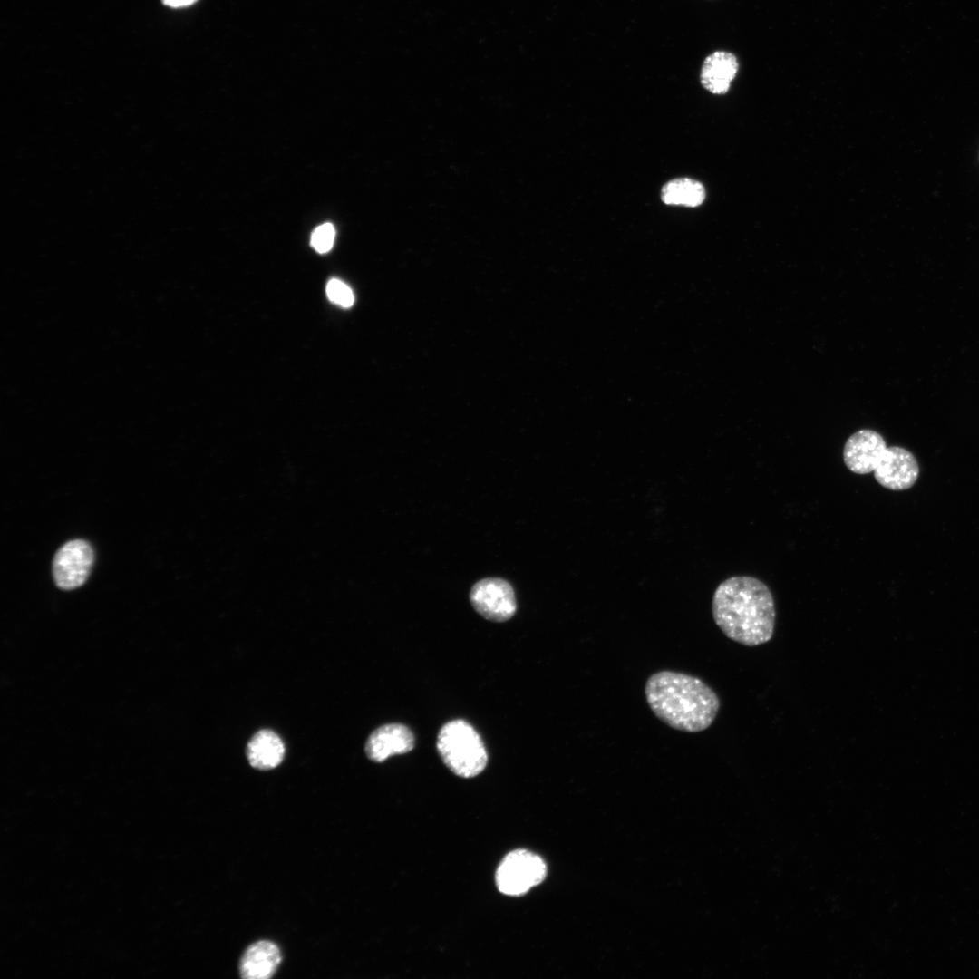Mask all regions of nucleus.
<instances>
[{
  "label": "nucleus",
  "mask_w": 979,
  "mask_h": 979,
  "mask_svg": "<svg viewBox=\"0 0 979 979\" xmlns=\"http://www.w3.org/2000/svg\"><path fill=\"white\" fill-rule=\"evenodd\" d=\"M705 199V189L698 180L677 178L666 182L661 189V199L666 205L695 208Z\"/></svg>",
  "instance_id": "nucleus-12"
},
{
  "label": "nucleus",
  "mask_w": 979,
  "mask_h": 979,
  "mask_svg": "<svg viewBox=\"0 0 979 979\" xmlns=\"http://www.w3.org/2000/svg\"><path fill=\"white\" fill-rule=\"evenodd\" d=\"M712 613L731 640L747 646L769 642L775 627V606L769 587L749 576L732 577L715 589Z\"/></svg>",
  "instance_id": "nucleus-1"
},
{
  "label": "nucleus",
  "mask_w": 979,
  "mask_h": 979,
  "mask_svg": "<svg viewBox=\"0 0 979 979\" xmlns=\"http://www.w3.org/2000/svg\"><path fill=\"white\" fill-rule=\"evenodd\" d=\"M326 295L331 302L348 308L353 305L354 296L351 288L339 279H331L326 286Z\"/></svg>",
  "instance_id": "nucleus-13"
},
{
  "label": "nucleus",
  "mask_w": 979,
  "mask_h": 979,
  "mask_svg": "<svg viewBox=\"0 0 979 979\" xmlns=\"http://www.w3.org/2000/svg\"><path fill=\"white\" fill-rule=\"evenodd\" d=\"M94 562V551L89 542L73 539L56 552L53 561V576L56 586L72 590L87 580Z\"/></svg>",
  "instance_id": "nucleus-5"
},
{
  "label": "nucleus",
  "mask_w": 979,
  "mask_h": 979,
  "mask_svg": "<svg viewBox=\"0 0 979 979\" xmlns=\"http://www.w3.org/2000/svg\"><path fill=\"white\" fill-rule=\"evenodd\" d=\"M436 746L444 764L457 776L475 777L487 765L488 753L483 741L474 727L464 720L456 719L443 724Z\"/></svg>",
  "instance_id": "nucleus-3"
},
{
  "label": "nucleus",
  "mask_w": 979,
  "mask_h": 979,
  "mask_svg": "<svg viewBox=\"0 0 979 979\" xmlns=\"http://www.w3.org/2000/svg\"><path fill=\"white\" fill-rule=\"evenodd\" d=\"M162 3L170 7L179 8L185 7L193 5L198 0H161Z\"/></svg>",
  "instance_id": "nucleus-15"
},
{
  "label": "nucleus",
  "mask_w": 979,
  "mask_h": 979,
  "mask_svg": "<svg viewBox=\"0 0 979 979\" xmlns=\"http://www.w3.org/2000/svg\"><path fill=\"white\" fill-rule=\"evenodd\" d=\"M740 68L737 56L729 51L716 50L708 54L701 67L700 82L712 94H725Z\"/></svg>",
  "instance_id": "nucleus-9"
},
{
  "label": "nucleus",
  "mask_w": 979,
  "mask_h": 979,
  "mask_svg": "<svg viewBox=\"0 0 979 979\" xmlns=\"http://www.w3.org/2000/svg\"><path fill=\"white\" fill-rule=\"evenodd\" d=\"M412 732L402 723H388L375 729L365 743V753L374 762H382L390 756L404 754L414 748Z\"/></svg>",
  "instance_id": "nucleus-8"
},
{
  "label": "nucleus",
  "mask_w": 979,
  "mask_h": 979,
  "mask_svg": "<svg viewBox=\"0 0 979 979\" xmlns=\"http://www.w3.org/2000/svg\"><path fill=\"white\" fill-rule=\"evenodd\" d=\"M281 962L278 946L267 940L252 944L239 962V973L244 979H267L274 975Z\"/></svg>",
  "instance_id": "nucleus-10"
},
{
  "label": "nucleus",
  "mask_w": 979,
  "mask_h": 979,
  "mask_svg": "<svg viewBox=\"0 0 979 979\" xmlns=\"http://www.w3.org/2000/svg\"><path fill=\"white\" fill-rule=\"evenodd\" d=\"M246 752L252 767L258 770H270L282 762L285 745L275 732L266 729L258 731L252 736L247 745Z\"/></svg>",
  "instance_id": "nucleus-11"
},
{
  "label": "nucleus",
  "mask_w": 979,
  "mask_h": 979,
  "mask_svg": "<svg viewBox=\"0 0 979 979\" xmlns=\"http://www.w3.org/2000/svg\"><path fill=\"white\" fill-rule=\"evenodd\" d=\"M878 484L891 490H905L917 480L919 467L915 456L907 450L887 447L885 455L873 471Z\"/></svg>",
  "instance_id": "nucleus-7"
},
{
  "label": "nucleus",
  "mask_w": 979,
  "mask_h": 979,
  "mask_svg": "<svg viewBox=\"0 0 979 979\" xmlns=\"http://www.w3.org/2000/svg\"><path fill=\"white\" fill-rule=\"evenodd\" d=\"M546 874V864L540 857L525 849H517L500 862L496 872V884L505 895L521 896L541 883Z\"/></svg>",
  "instance_id": "nucleus-4"
},
{
  "label": "nucleus",
  "mask_w": 979,
  "mask_h": 979,
  "mask_svg": "<svg viewBox=\"0 0 979 979\" xmlns=\"http://www.w3.org/2000/svg\"><path fill=\"white\" fill-rule=\"evenodd\" d=\"M470 600L477 613L493 622L510 619L517 608L511 585L498 577H488L476 582L470 589Z\"/></svg>",
  "instance_id": "nucleus-6"
},
{
  "label": "nucleus",
  "mask_w": 979,
  "mask_h": 979,
  "mask_svg": "<svg viewBox=\"0 0 979 979\" xmlns=\"http://www.w3.org/2000/svg\"><path fill=\"white\" fill-rule=\"evenodd\" d=\"M654 715L668 726L687 732L707 729L716 718L720 700L701 679L674 671L652 674L645 687Z\"/></svg>",
  "instance_id": "nucleus-2"
},
{
  "label": "nucleus",
  "mask_w": 979,
  "mask_h": 979,
  "mask_svg": "<svg viewBox=\"0 0 979 979\" xmlns=\"http://www.w3.org/2000/svg\"><path fill=\"white\" fill-rule=\"evenodd\" d=\"M335 230L332 224L318 226L312 233L311 245L318 253L328 252L334 241Z\"/></svg>",
  "instance_id": "nucleus-14"
}]
</instances>
